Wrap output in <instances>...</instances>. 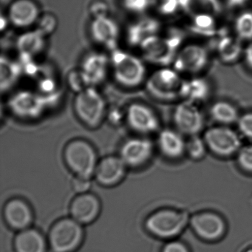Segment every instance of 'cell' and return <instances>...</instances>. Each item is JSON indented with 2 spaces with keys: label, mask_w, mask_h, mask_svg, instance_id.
Listing matches in <instances>:
<instances>
[{
  "label": "cell",
  "mask_w": 252,
  "mask_h": 252,
  "mask_svg": "<svg viewBox=\"0 0 252 252\" xmlns=\"http://www.w3.org/2000/svg\"><path fill=\"white\" fill-rule=\"evenodd\" d=\"M90 12L94 19L108 17L109 8L104 2H96L91 5Z\"/></svg>",
  "instance_id": "b9f144b4"
},
{
  "label": "cell",
  "mask_w": 252,
  "mask_h": 252,
  "mask_svg": "<svg viewBox=\"0 0 252 252\" xmlns=\"http://www.w3.org/2000/svg\"><path fill=\"white\" fill-rule=\"evenodd\" d=\"M3 216L7 225L19 231L30 228L33 219L30 205L21 198H13L7 202Z\"/></svg>",
  "instance_id": "e0dca14e"
},
{
  "label": "cell",
  "mask_w": 252,
  "mask_h": 252,
  "mask_svg": "<svg viewBox=\"0 0 252 252\" xmlns=\"http://www.w3.org/2000/svg\"><path fill=\"white\" fill-rule=\"evenodd\" d=\"M108 115L110 120L113 123L119 124V122L122 120V118H125V116H122L119 110H113V111L110 112Z\"/></svg>",
  "instance_id": "ee69618b"
},
{
  "label": "cell",
  "mask_w": 252,
  "mask_h": 252,
  "mask_svg": "<svg viewBox=\"0 0 252 252\" xmlns=\"http://www.w3.org/2000/svg\"><path fill=\"white\" fill-rule=\"evenodd\" d=\"M173 121L178 132L189 136L198 135L204 126L201 111L196 104L190 101H182L175 107Z\"/></svg>",
  "instance_id": "4fadbf2b"
},
{
  "label": "cell",
  "mask_w": 252,
  "mask_h": 252,
  "mask_svg": "<svg viewBox=\"0 0 252 252\" xmlns=\"http://www.w3.org/2000/svg\"><path fill=\"white\" fill-rule=\"evenodd\" d=\"M203 139L208 150L222 158L236 156L242 147L238 134L225 126L209 128L205 132Z\"/></svg>",
  "instance_id": "30bf717a"
},
{
  "label": "cell",
  "mask_w": 252,
  "mask_h": 252,
  "mask_svg": "<svg viewBox=\"0 0 252 252\" xmlns=\"http://www.w3.org/2000/svg\"><path fill=\"white\" fill-rule=\"evenodd\" d=\"M126 169V164L120 156H107L98 162L94 175L98 184L104 187H113L125 178Z\"/></svg>",
  "instance_id": "d6986e66"
},
{
  "label": "cell",
  "mask_w": 252,
  "mask_h": 252,
  "mask_svg": "<svg viewBox=\"0 0 252 252\" xmlns=\"http://www.w3.org/2000/svg\"><path fill=\"white\" fill-rule=\"evenodd\" d=\"M208 147L203 138L198 135L190 136L186 141V154L193 160H200L206 156Z\"/></svg>",
  "instance_id": "1f68e13d"
},
{
  "label": "cell",
  "mask_w": 252,
  "mask_h": 252,
  "mask_svg": "<svg viewBox=\"0 0 252 252\" xmlns=\"http://www.w3.org/2000/svg\"><path fill=\"white\" fill-rule=\"evenodd\" d=\"M91 187V178H85V177L76 176L72 182L73 190L79 194L88 192Z\"/></svg>",
  "instance_id": "f35d334b"
},
{
  "label": "cell",
  "mask_w": 252,
  "mask_h": 252,
  "mask_svg": "<svg viewBox=\"0 0 252 252\" xmlns=\"http://www.w3.org/2000/svg\"><path fill=\"white\" fill-rule=\"evenodd\" d=\"M160 22L152 17H145L134 22L128 26L126 39L128 44L132 47H140L145 39L158 34Z\"/></svg>",
  "instance_id": "44dd1931"
},
{
  "label": "cell",
  "mask_w": 252,
  "mask_h": 252,
  "mask_svg": "<svg viewBox=\"0 0 252 252\" xmlns=\"http://www.w3.org/2000/svg\"><path fill=\"white\" fill-rule=\"evenodd\" d=\"M158 10L164 16H172L180 9L179 0H159Z\"/></svg>",
  "instance_id": "8d00e7d4"
},
{
  "label": "cell",
  "mask_w": 252,
  "mask_h": 252,
  "mask_svg": "<svg viewBox=\"0 0 252 252\" xmlns=\"http://www.w3.org/2000/svg\"><path fill=\"white\" fill-rule=\"evenodd\" d=\"M189 226L199 238L208 243L222 240L228 229L223 217L211 210L200 211L190 216Z\"/></svg>",
  "instance_id": "ba28073f"
},
{
  "label": "cell",
  "mask_w": 252,
  "mask_h": 252,
  "mask_svg": "<svg viewBox=\"0 0 252 252\" xmlns=\"http://www.w3.org/2000/svg\"><path fill=\"white\" fill-rule=\"evenodd\" d=\"M39 17V7L33 0H16L8 8L9 23L19 29H26L36 24Z\"/></svg>",
  "instance_id": "ffe728a7"
},
{
  "label": "cell",
  "mask_w": 252,
  "mask_h": 252,
  "mask_svg": "<svg viewBox=\"0 0 252 252\" xmlns=\"http://www.w3.org/2000/svg\"><path fill=\"white\" fill-rule=\"evenodd\" d=\"M64 159L67 167L76 176L91 178L95 174L97 154L92 144L84 139L71 140L64 150Z\"/></svg>",
  "instance_id": "5b68a950"
},
{
  "label": "cell",
  "mask_w": 252,
  "mask_h": 252,
  "mask_svg": "<svg viewBox=\"0 0 252 252\" xmlns=\"http://www.w3.org/2000/svg\"><path fill=\"white\" fill-rule=\"evenodd\" d=\"M236 157L239 167L243 172L252 174V145L242 146Z\"/></svg>",
  "instance_id": "e575fe53"
},
{
  "label": "cell",
  "mask_w": 252,
  "mask_h": 252,
  "mask_svg": "<svg viewBox=\"0 0 252 252\" xmlns=\"http://www.w3.org/2000/svg\"><path fill=\"white\" fill-rule=\"evenodd\" d=\"M161 252H191L187 244L178 240H171L162 249Z\"/></svg>",
  "instance_id": "ab89813d"
},
{
  "label": "cell",
  "mask_w": 252,
  "mask_h": 252,
  "mask_svg": "<svg viewBox=\"0 0 252 252\" xmlns=\"http://www.w3.org/2000/svg\"><path fill=\"white\" fill-rule=\"evenodd\" d=\"M190 216L186 211L164 208L153 212L147 218L145 227L155 237L174 240L189 225Z\"/></svg>",
  "instance_id": "3957f363"
},
{
  "label": "cell",
  "mask_w": 252,
  "mask_h": 252,
  "mask_svg": "<svg viewBox=\"0 0 252 252\" xmlns=\"http://www.w3.org/2000/svg\"><path fill=\"white\" fill-rule=\"evenodd\" d=\"M243 56H244L245 62H246L248 67L252 70V43L245 49Z\"/></svg>",
  "instance_id": "7bdbcfd3"
},
{
  "label": "cell",
  "mask_w": 252,
  "mask_h": 252,
  "mask_svg": "<svg viewBox=\"0 0 252 252\" xmlns=\"http://www.w3.org/2000/svg\"><path fill=\"white\" fill-rule=\"evenodd\" d=\"M159 150L166 158L178 160L186 154V141L181 133L170 129L159 132L157 139Z\"/></svg>",
  "instance_id": "7402d4cb"
},
{
  "label": "cell",
  "mask_w": 252,
  "mask_h": 252,
  "mask_svg": "<svg viewBox=\"0 0 252 252\" xmlns=\"http://www.w3.org/2000/svg\"><path fill=\"white\" fill-rule=\"evenodd\" d=\"M67 82L69 88L76 94L90 87L80 68L71 70L67 75Z\"/></svg>",
  "instance_id": "836d02e7"
},
{
  "label": "cell",
  "mask_w": 252,
  "mask_h": 252,
  "mask_svg": "<svg viewBox=\"0 0 252 252\" xmlns=\"http://www.w3.org/2000/svg\"><path fill=\"white\" fill-rule=\"evenodd\" d=\"M23 68L19 62L12 61L2 56L0 60V88L1 92L10 91L23 74Z\"/></svg>",
  "instance_id": "4316f807"
},
{
  "label": "cell",
  "mask_w": 252,
  "mask_h": 252,
  "mask_svg": "<svg viewBox=\"0 0 252 252\" xmlns=\"http://www.w3.org/2000/svg\"><path fill=\"white\" fill-rule=\"evenodd\" d=\"M39 92L42 95H50L57 92L55 81L51 78L46 77L39 82Z\"/></svg>",
  "instance_id": "60d3db41"
},
{
  "label": "cell",
  "mask_w": 252,
  "mask_h": 252,
  "mask_svg": "<svg viewBox=\"0 0 252 252\" xmlns=\"http://www.w3.org/2000/svg\"><path fill=\"white\" fill-rule=\"evenodd\" d=\"M110 64L115 80L123 88H136L145 82V64L133 54L117 48L112 51Z\"/></svg>",
  "instance_id": "7a4b0ae2"
},
{
  "label": "cell",
  "mask_w": 252,
  "mask_h": 252,
  "mask_svg": "<svg viewBox=\"0 0 252 252\" xmlns=\"http://www.w3.org/2000/svg\"><path fill=\"white\" fill-rule=\"evenodd\" d=\"M180 9L189 17L198 14L219 15L222 5L219 0H179Z\"/></svg>",
  "instance_id": "484cf974"
},
{
  "label": "cell",
  "mask_w": 252,
  "mask_h": 252,
  "mask_svg": "<svg viewBox=\"0 0 252 252\" xmlns=\"http://www.w3.org/2000/svg\"><path fill=\"white\" fill-rule=\"evenodd\" d=\"M110 68V58L101 53L92 52L84 57L80 70L90 87H95L105 81Z\"/></svg>",
  "instance_id": "2e32d148"
},
{
  "label": "cell",
  "mask_w": 252,
  "mask_h": 252,
  "mask_svg": "<svg viewBox=\"0 0 252 252\" xmlns=\"http://www.w3.org/2000/svg\"><path fill=\"white\" fill-rule=\"evenodd\" d=\"M248 2H249V0H228V5L232 8L243 6Z\"/></svg>",
  "instance_id": "f6af8a7d"
},
{
  "label": "cell",
  "mask_w": 252,
  "mask_h": 252,
  "mask_svg": "<svg viewBox=\"0 0 252 252\" xmlns=\"http://www.w3.org/2000/svg\"><path fill=\"white\" fill-rule=\"evenodd\" d=\"M184 79L174 68L162 67L155 71L146 82L147 93L162 101H172L181 98Z\"/></svg>",
  "instance_id": "52a82bcc"
},
{
  "label": "cell",
  "mask_w": 252,
  "mask_h": 252,
  "mask_svg": "<svg viewBox=\"0 0 252 252\" xmlns=\"http://www.w3.org/2000/svg\"><path fill=\"white\" fill-rule=\"evenodd\" d=\"M185 35L178 29H171L165 36H150L140 45L144 60L161 67L173 64L178 51L182 48Z\"/></svg>",
  "instance_id": "6da1fadb"
},
{
  "label": "cell",
  "mask_w": 252,
  "mask_h": 252,
  "mask_svg": "<svg viewBox=\"0 0 252 252\" xmlns=\"http://www.w3.org/2000/svg\"><path fill=\"white\" fill-rule=\"evenodd\" d=\"M16 252H46L47 242L43 234L35 228L19 231L14 242Z\"/></svg>",
  "instance_id": "603a6c76"
},
{
  "label": "cell",
  "mask_w": 252,
  "mask_h": 252,
  "mask_svg": "<svg viewBox=\"0 0 252 252\" xmlns=\"http://www.w3.org/2000/svg\"><path fill=\"white\" fill-rule=\"evenodd\" d=\"M73 108L79 120L91 129L98 128L107 116L105 98L95 87L76 94Z\"/></svg>",
  "instance_id": "277c9868"
},
{
  "label": "cell",
  "mask_w": 252,
  "mask_h": 252,
  "mask_svg": "<svg viewBox=\"0 0 252 252\" xmlns=\"http://www.w3.org/2000/svg\"><path fill=\"white\" fill-rule=\"evenodd\" d=\"M190 32L202 37H214L219 32L216 17L211 14H198L190 17Z\"/></svg>",
  "instance_id": "f1b7e54d"
},
{
  "label": "cell",
  "mask_w": 252,
  "mask_h": 252,
  "mask_svg": "<svg viewBox=\"0 0 252 252\" xmlns=\"http://www.w3.org/2000/svg\"><path fill=\"white\" fill-rule=\"evenodd\" d=\"M243 252H252V246L247 248V249H246Z\"/></svg>",
  "instance_id": "7dc6e473"
},
{
  "label": "cell",
  "mask_w": 252,
  "mask_h": 252,
  "mask_svg": "<svg viewBox=\"0 0 252 252\" xmlns=\"http://www.w3.org/2000/svg\"><path fill=\"white\" fill-rule=\"evenodd\" d=\"M237 126L240 133L252 141V113H247L240 116Z\"/></svg>",
  "instance_id": "d590c367"
},
{
  "label": "cell",
  "mask_w": 252,
  "mask_h": 252,
  "mask_svg": "<svg viewBox=\"0 0 252 252\" xmlns=\"http://www.w3.org/2000/svg\"><path fill=\"white\" fill-rule=\"evenodd\" d=\"M154 147L148 138H132L126 140L120 149V158L126 166L139 168L147 164L153 157Z\"/></svg>",
  "instance_id": "5bb4252c"
},
{
  "label": "cell",
  "mask_w": 252,
  "mask_h": 252,
  "mask_svg": "<svg viewBox=\"0 0 252 252\" xmlns=\"http://www.w3.org/2000/svg\"><path fill=\"white\" fill-rule=\"evenodd\" d=\"M125 120L132 131L142 135L154 133L160 126L157 114L144 103L129 104L125 113Z\"/></svg>",
  "instance_id": "7c38bea8"
},
{
  "label": "cell",
  "mask_w": 252,
  "mask_h": 252,
  "mask_svg": "<svg viewBox=\"0 0 252 252\" xmlns=\"http://www.w3.org/2000/svg\"><path fill=\"white\" fill-rule=\"evenodd\" d=\"M9 22L8 19H6V17H4L3 16H2V18H1V29L3 31V29L6 27L7 23Z\"/></svg>",
  "instance_id": "bcb514c9"
},
{
  "label": "cell",
  "mask_w": 252,
  "mask_h": 252,
  "mask_svg": "<svg viewBox=\"0 0 252 252\" xmlns=\"http://www.w3.org/2000/svg\"><path fill=\"white\" fill-rule=\"evenodd\" d=\"M99 199L95 194L87 192L76 196L70 204L71 218L82 225L94 222L101 212Z\"/></svg>",
  "instance_id": "ac0fdd59"
},
{
  "label": "cell",
  "mask_w": 252,
  "mask_h": 252,
  "mask_svg": "<svg viewBox=\"0 0 252 252\" xmlns=\"http://www.w3.org/2000/svg\"><path fill=\"white\" fill-rule=\"evenodd\" d=\"M36 26V30L39 31L47 37L57 30L58 20L54 14L46 13L40 15Z\"/></svg>",
  "instance_id": "d6a6232c"
},
{
  "label": "cell",
  "mask_w": 252,
  "mask_h": 252,
  "mask_svg": "<svg viewBox=\"0 0 252 252\" xmlns=\"http://www.w3.org/2000/svg\"><path fill=\"white\" fill-rule=\"evenodd\" d=\"M16 46L20 56L33 59L45 50L46 36L36 29L26 32L17 38Z\"/></svg>",
  "instance_id": "cb8c5ba5"
},
{
  "label": "cell",
  "mask_w": 252,
  "mask_h": 252,
  "mask_svg": "<svg viewBox=\"0 0 252 252\" xmlns=\"http://www.w3.org/2000/svg\"><path fill=\"white\" fill-rule=\"evenodd\" d=\"M8 107L17 118L35 120L40 118L49 106L40 93L20 91L11 95L8 99Z\"/></svg>",
  "instance_id": "9c48e42d"
},
{
  "label": "cell",
  "mask_w": 252,
  "mask_h": 252,
  "mask_svg": "<svg viewBox=\"0 0 252 252\" xmlns=\"http://www.w3.org/2000/svg\"><path fill=\"white\" fill-rule=\"evenodd\" d=\"M210 92V85L206 79L202 77H192L183 81L181 98L184 101L197 104L207 99Z\"/></svg>",
  "instance_id": "d4e9b609"
},
{
  "label": "cell",
  "mask_w": 252,
  "mask_h": 252,
  "mask_svg": "<svg viewBox=\"0 0 252 252\" xmlns=\"http://www.w3.org/2000/svg\"><path fill=\"white\" fill-rule=\"evenodd\" d=\"M234 29L240 40H252V11L240 13L234 20Z\"/></svg>",
  "instance_id": "4dcf8cb0"
},
{
  "label": "cell",
  "mask_w": 252,
  "mask_h": 252,
  "mask_svg": "<svg viewBox=\"0 0 252 252\" xmlns=\"http://www.w3.org/2000/svg\"><path fill=\"white\" fill-rule=\"evenodd\" d=\"M82 225L72 218L57 221L50 229L48 244L53 252H73L84 240Z\"/></svg>",
  "instance_id": "8992f818"
},
{
  "label": "cell",
  "mask_w": 252,
  "mask_h": 252,
  "mask_svg": "<svg viewBox=\"0 0 252 252\" xmlns=\"http://www.w3.org/2000/svg\"><path fill=\"white\" fill-rule=\"evenodd\" d=\"M150 0H124L126 9L135 13L144 12L150 6Z\"/></svg>",
  "instance_id": "74e56055"
},
{
  "label": "cell",
  "mask_w": 252,
  "mask_h": 252,
  "mask_svg": "<svg viewBox=\"0 0 252 252\" xmlns=\"http://www.w3.org/2000/svg\"><path fill=\"white\" fill-rule=\"evenodd\" d=\"M210 116L217 123L222 125L237 123L240 116L238 111L233 104L226 101L215 102L210 108Z\"/></svg>",
  "instance_id": "f546056e"
},
{
  "label": "cell",
  "mask_w": 252,
  "mask_h": 252,
  "mask_svg": "<svg viewBox=\"0 0 252 252\" xmlns=\"http://www.w3.org/2000/svg\"><path fill=\"white\" fill-rule=\"evenodd\" d=\"M90 34L95 43L109 51L117 49L120 30L117 23L110 17L94 19L90 26Z\"/></svg>",
  "instance_id": "9a60e30c"
},
{
  "label": "cell",
  "mask_w": 252,
  "mask_h": 252,
  "mask_svg": "<svg viewBox=\"0 0 252 252\" xmlns=\"http://www.w3.org/2000/svg\"><path fill=\"white\" fill-rule=\"evenodd\" d=\"M209 54L207 50L197 44L182 47L173 63V68L179 73L197 74L207 67Z\"/></svg>",
  "instance_id": "8fae6325"
},
{
  "label": "cell",
  "mask_w": 252,
  "mask_h": 252,
  "mask_svg": "<svg viewBox=\"0 0 252 252\" xmlns=\"http://www.w3.org/2000/svg\"><path fill=\"white\" fill-rule=\"evenodd\" d=\"M240 39L237 37L223 35L218 39L216 51L221 61L227 64L235 63L243 54Z\"/></svg>",
  "instance_id": "83f0119b"
}]
</instances>
